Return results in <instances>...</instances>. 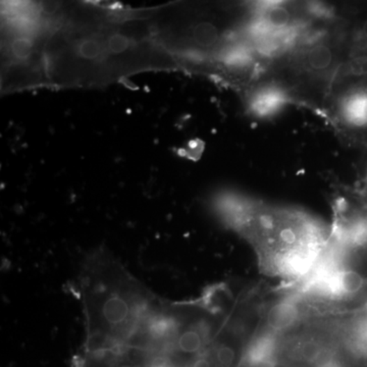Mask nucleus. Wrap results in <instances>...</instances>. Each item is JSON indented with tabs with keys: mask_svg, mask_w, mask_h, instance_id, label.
I'll use <instances>...</instances> for the list:
<instances>
[{
	"mask_svg": "<svg viewBox=\"0 0 367 367\" xmlns=\"http://www.w3.org/2000/svg\"><path fill=\"white\" fill-rule=\"evenodd\" d=\"M129 305L121 296H112L103 304V317L112 326L123 324L129 316Z\"/></svg>",
	"mask_w": 367,
	"mask_h": 367,
	"instance_id": "obj_4",
	"label": "nucleus"
},
{
	"mask_svg": "<svg viewBox=\"0 0 367 367\" xmlns=\"http://www.w3.org/2000/svg\"><path fill=\"white\" fill-rule=\"evenodd\" d=\"M107 45L110 52L119 54V53L125 52L131 45V42L125 35L114 34L108 39Z\"/></svg>",
	"mask_w": 367,
	"mask_h": 367,
	"instance_id": "obj_10",
	"label": "nucleus"
},
{
	"mask_svg": "<svg viewBox=\"0 0 367 367\" xmlns=\"http://www.w3.org/2000/svg\"><path fill=\"white\" fill-rule=\"evenodd\" d=\"M78 53L80 57L86 59H94L100 55L101 46L96 40L86 39L83 40L78 46Z\"/></svg>",
	"mask_w": 367,
	"mask_h": 367,
	"instance_id": "obj_8",
	"label": "nucleus"
},
{
	"mask_svg": "<svg viewBox=\"0 0 367 367\" xmlns=\"http://www.w3.org/2000/svg\"><path fill=\"white\" fill-rule=\"evenodd\" d=\"M216 356L220 366L230 367L235 361L236 353L232 347L227 346V345H222L216 350Z\"/></svg>",
	"mask_w": 367,
	"mask_h": 367,
	"instance_id": "obj_11",
	"label": "nucleus"
},
{
	"mask_svg": "<svg viewBox=\"0 0 367 367\" xmlns=\"http://www.w3.org/2000/svg\"><path fill=\"white\" fill-rule=\"evenodd\" d=\"M334 61V52L326 44H318L305 50L302 54V65L309 72H324Z\"/></svg>",
	"mask_w": 367,
	"mask_h": 367,
	"instance_id": "obj_3",
	"label": "nucleus"
},
{
	"mask_svg": "<svg viewBox=\"0 0 367 367\" xmlns=\"http://www.w3.org/2000/svg\"><path fill=\"white\" fill-rule=\"evenodd\" d=\"M192 37L201 47H209L218 41V30L209 22H201L194 27Z\"/></svg>",
	"mask_w": 367,
	"mask_h": 367,
	"instance_id": "obj_6",
	"label": "nucleus"
},
{
	"mask_svg": "<svg viewBox=\"0 0 367 367\" xmlns=\"http://www.w3.org/2000/svg\"><path fill=\"white\" fill-rule=\"evenodd\" d=\"M33 50V43L27 37L17 38L12 44L13 55L19 59H27L30 57Z\"/></svg>",
	"mask_w": 367,
	"mask_h": 367,
	"instance_id": "obj_9",
	"label": "nucleus"
},
{
	"mask_svg": "<svg viewBox=\"0 0 367 367\" xmlns=\"http://www.w3.org/2000/svg\"><path fill=\"white\" fill-rule=\"evenodd\" d=\"M296 313L293 307L288 304L278 305L271 309L267 317V324L273 329L287 328L295 320Z\"/></svg>",
	"mask_w": 367,
	"mask_h": 367,
	"instance_id": "obj_5",
	"label": "nucleus"
},
{
	"mask_svg": "<svg viewBox=\"0 0 367 367\" xmlns=\"http://www.w3.org/2000/svg\"><path fill=\"white\" fill-rule=\"evenodd\" d=\"M232 220L253 245L269 273L301 276L309 271L320 247L315 223L298 212L236 201Z\"/></svg>",
	"mask_w": 367,
	"mask_h": 367,
	"instance_id": "obj_1",
	"label": "nucleus"
},
{
	"mask_svg": "<svg viewBox=\"0 0 367 367\" xmlns=\"http://www.w3.org/2000/svg\"><path fill=\"white\" fill-rule=\"evenodd\" d=\"M119 367H132L131 366H119Z\"/></svg>",
	"mask_w": 367,
	"mask_h": 367,
	"instance_id": "obj_12",
	"label": "nucleus"
},
{
	"mask_svg": "<svg viewBox=\"0 0 367 367\" xmlns=\"http://www.w3.org/2000/svg\"><path fill=\"white\" fill-rule=\"evenodd\" d=\"M287 103L286 96L280 90L267 88L256 93L250 101V110L257 116L269 117L275 114Z\"/></svg>",
	"mask_w": 367,
	"mask_h": 367,
	"instance_id": "obj_2",
	"label": "nucleus"
},
{
	"mask_svg": "<svg viewBox=\"0 0 367 367\" xmlns=\"http://www.w3.org/2000/svg\"><path fill=\"white\" fill-rule=\"evenodd\" d=\"M202 346V336L196 329H188L179 337V349L187 354H194V353L198 352Z\"/></svg>",
	"mask_w": 367,
	"mask_h": 367,
	"instance_id": "obj_7",
	"label": "nucleus"
}]
</instances>
